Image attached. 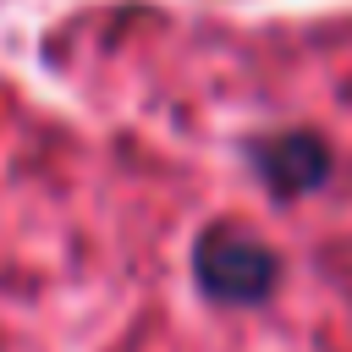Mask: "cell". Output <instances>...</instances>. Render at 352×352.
I'll return each instance as SVG.
<instances>
[{"label": "cell", "instance_id": "cell-1", "mask_svg": "<svg viewBox=\"0 0 352 352\" xmlns=\"http://www.w3.org/2000/svg\"><path fill=\"white\" fill-rule=\"evenodd\" d=\"M198 280L220 302H253L275 280V253L248 231H209L198 242Z\"/></svg>", "mask_w": 352, "mask_h": 352}, {"label": "cell", "instance_id": "cell-2", "mask_svg": "<svg viewBox=\"0 0 352 352\" xmlns=\"http://www.w3.org/2000/svg\"><path fill=\"white\" fill-rule=\"evenodd\" d=\"M258 165H264V176H270L275 192H308L330 170V154L314 138H275V143L258 148Z\"/></svg>", "mask_w": 352, "mask_h": 352}]
</instances>
